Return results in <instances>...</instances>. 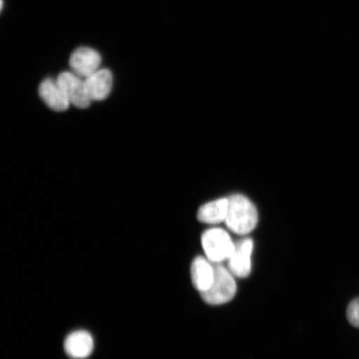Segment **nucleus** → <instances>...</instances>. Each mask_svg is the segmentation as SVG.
Here are the masks:
<instances>
[{
  "label": "nucleus",
  "instance_id": "nucleus-12",
  "mask_svg": "<svg viewBox=\"0 0 359 359\" xmlns=\"http://www.w3.org/2000/svg\"><path fill=\"white\" fill-rule=\"evenodd\" d=\"M347 317L350 324L359 327V297L348 304Z\"/></svg>",
  "mask_w": 359,
  "mask_h": 359
},
{
  "label": "nucleus",
  "instance_id": "nucleus-5",
  "mask_svg": "<svg viewBox=\"0 0 359 359\" xmlns=\"http://www.w3.org/2000/svg\"><path fill=\"white\" fill-rule=\"evenodd\" d=\"M254 250V242L250 238H245L235 243L231 257L227 260L228 269L232 275L241 279L248 277L251 273V257Z\"/></svg>",
  "mask_w": 359,
  "mask_h": 359
},
{
  "label": "nucleus",
  "instance_id": "nucleus-11",
  "mask_svg": "<svg viewBox=\"0 0 359 359\" xmlns=\"http://www.w3.org/2000/svg\"><path fill=\"white\" fill-rule=\"evenodd\" d=\"M228 198L218 199L202 205L197 213L201 222L217 224L226 222L228 212Z\"/></svg>",
  "mask_w": 359,
  "mask_h": 359
},
{
  "label": "nucleus",
  "instance_id": "nucleus-9",
  "mask_svg": "<svg viewBox=\"0 0 359 359\" xmlns=\"http://www.w3.org/2000/svg\"><path fill=\"white\" fill-rule=\"evenodd\" d=\"M84 81L92 102L102 101L109 96L114 83L110 70L100 69Z\"/></svg>",
  "mask_w": 359,
  "mask_h": 359
},
{
  "label": "nucleus",
  "instance_id": "nucleus-10",
  "mask_svg": "<svg viewBox=\"0 0 359 359\" xmlns=\"http://www.w3.org/2000/svg\"><path fill=\"white\" fill-rule=\"evenodd\" d=\"M192 284L195 288L204 293L212 285L215 279V266L208 258L196 257L191 268Z\"/></svg>",
  "mask_w": 359,
  "mask_h": 359
},
{
  "label": "nucleus",
  "instance_id": "nucleus-3",
  "mask_svg": "<svg viewBox=\"0 0 359 359\" xmlns=\"http://www.w3.org/2000/svg\"><path fill=\"white\" fill-rule=\"evenodd\" d=\"M201 245L206 258L213 264L223 263L230 259L235 249L231 236L219 228L205 231L201 236Z\"/></svg>",
  "mask_w": 359,
  "mask_h": 359
},
{
  "label": "nucleus",
  "instance_id": "nucleus-4",
  "mask_svg": "<svg viewBox=\"0 0 359 359\" xmlns=\"http://www.w3.org/2000/svg\"><path fill=\"white\" fill-rule=\"evenodd\" d=\"M57 81L70 104L79 109H87L91 104L92 100L88 95L83 79L80 78L73 72H64L58 75Z\"/></svg>",
  "mask_w": 359,
  "mask_h": 359
},
{
  "label": "nucleus",
  "instance_id": "nucleus-7",
  "mask_svg": "<svg viewBox=\"0 0 359 359\" xmlns=\"http://www.w3.org/2000/svg\"><path fill=\"white\" fill-rule=\"evenodd\" d=\"M39 93L47 106L56 111H66L71 105L57 79L43 80L40 84Z\"/></svg>",
  "mask_w": 359,
  "mask_h": 359
},
{
  "label": "nucleus",
  "instance_id": "nucleus-6",
  "mask_svg": "<svg viewBox=\"0 0 359 359\" xmlns=\"http://www.w3.org/2000/svg\"><path fill=\"white\" fill-rule=\"evenodd\" d=\"M101 56L92 48L80 47L72 53L69 66L72 72L83 79L100 69Z\"/></svg>",
  "mask_w": 359,
  "mask_h": 359
},
{
  "label": "nucleus",
  "instance_id": "nucleus-8",
  "mask_svg": "<svg viewBox=\"0 0 359 359\" xmlns=\"http://www.w3.org/2000/svg\"><path fill=\"white\" fill-rule=\"evenodd\" d=\"M93 336L87 331H75L67 337L65 350L67 355L74 359L87 358L93 351Z\"/></svg>",
  "mask_w": 359,
  "mask_h": 359
},
{
  "label": "nucleus",
  "instance_id": "nucleus-2",
  "mask_svg": "<svg viewBox=\"0 0 359 359\" xmlns=\"http://www.w3.org/2000/svg\"><path fill=\"white\" fill-rule=\"evenodd\" d=\"M215 279L210 288L201 293L205 303L210 305H221L230 302L236 294L235 276L222 263L214 264Z\"/></svg>",
  "mask_w": 359,
  "mask_h": 359
},
{
  "label": "nucleus",
  "instance_id": "nucleus-1",
  "mask_svg": "<svg viewBox=\"0 0 359 359\" xmlns=\"http://www.w3.org/2000/svg\"><path fill=\"white\" fill-rule=\"evenodd\" d=\"M228 201L227 217L224 222L228 228L242 236L254 231L258 223V212L252 202L242 195L231 196Z\"/></svg>",
  "mask_w": 359,
  "mask_h": 359
}]
</instances>
